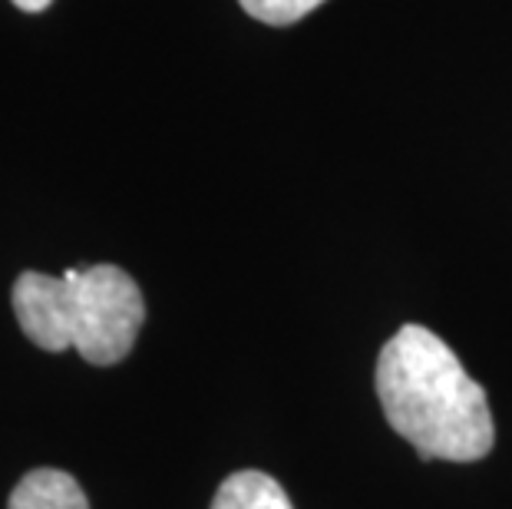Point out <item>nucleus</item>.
Here are the masks:
<instances>
[{"label": "nucleus", "mask_w": 512, "mask_h": 509, "mask_svg": "<svg viewBox=\"0 0 512 509\" xmlns=\"http://www.w3.org/2000/svg\"><path fill=\"white\" fill-rule=\"evenodd\" d=\"M377 397L420 460L476 463L496 443L493 410L460 357L423 324H403L377 357Z\"/></svg>", "instance_id": "obj_1"}, {"label": "nucleus", "mask_w": 512, "mask_h": 509, "mask_svg": "<svg viewBox=\"0 0 512 509\" xmlns=\"http://www.w3.org/2000/svg\"><path fill=\"white\" fill-rule=\"evenodd\" d=\"M10 301L37 348L50 354L76 348L96 367L123 361L146 321L143 291L119 265L70 268L63 275L24 272Z\"/></svg>", "instance_id": "obj_2"}, {"label": "nucleus", "mask_w": 512, "mask_h": 509, "mask_svg": "<svg viewBox=\"0 0 512 509\" xmlns=\"http://www.w3.org/2000/svg\"><path fill=\"white\" fill-rule=\"evenodd\" d=\"M7 509H90V503L70 473L40 467L14 486Z\"/></svg>", "instance_id": "obj_3"}, {"label": "nucleus", "mask_w": 512, "mask_h": 509, "mask_svg": "<svg viewBox=\"0 0 512 509\" xmlns=\"http://www.w3.org/2000/svg\"><path fill=\"white\" fill-rule=\"evenodd\" d=\"M212 509H294L285 486L261 470H238L222 480Z\"/></svg>", "instance_id": "obj_4"}, {"label": "nucleus", "mask_w": 512, "mask_h": 509, "mask_svg": "<svg viewBox=\"0 0 512 509\" xmlns=\"http://www.w3.org/2000/svg\"><path fill=\"white\" fill-rule=\"evenodd\" d=\"M238 4H242L248 17L261 20V24L288 27V24H298L301 17H308L324 0H238Z\"/></svg>", "instance_id": "obj_5"}, {"label": "nucleus", "mask_w": 512, "mask_h": 509, "mask_svg": "<svg viewBox=\"0 0 512 509\" xmlns=\"http://www.w3.org/2000/svg\"><path fill=\"white\" fill-rule=\"evenodd\" d=\"M20 10H27V14H40V10H47L53 0H14Z\"/></svg>", "instance_id": "obj_6"}]
</instances>
